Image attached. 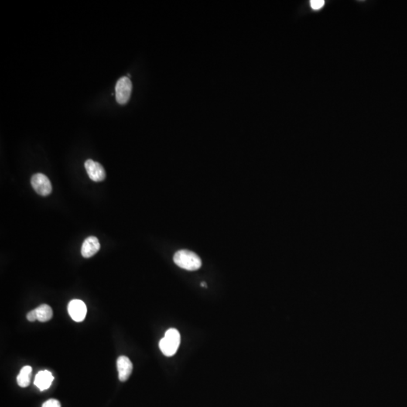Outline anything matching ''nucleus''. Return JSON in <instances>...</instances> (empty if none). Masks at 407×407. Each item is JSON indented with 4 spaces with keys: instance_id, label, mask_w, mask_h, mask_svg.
I'll list each match as a JSON object with an SVG mask.
<instances>
[{
    "instance_id": "f257e3e1",
    "label": "nucleus",
    "mask_w": 407,
    "mask_h": 407,
    "mask_svg": "<svg viewBox=\"0 0 407 407\" xmlns=\"http://www.w3.org/2000/svg\"><path fill=\"white\" fill-rule=\"evenodd\" d=\"M175 264L188 271H196L202 266L200 257L192 251L181 250L174 256Z\"/></svg>"
},
{
    "instance_id": "f03ea898",
    "label": "nucleus",
    "mask_w": 407,
    "mask_h": 407,
    "mask_svg": "<svg viewBox=\"0 0 407 407\" xmlns=\"http://www.w3.org/2000/svg\"><path fill=\"white\" fill-rule=\"evenodd\" d=\"M180 344V334L174 328L167 330L165 336L159 342V348L164 355L172 357L176 354Z\"/></svg>"
},
{
    "instance_id": "7ed1b4c3",
    "label": "nucleus",
    "mask_w": 407,
    "mask_h": 407,
    "mask_svg": "<svg viewBox=\"0 0 407 407\" xmlns=\"http://www.w3.org/2000/svg\"><path fill=\"white\" fill-rule=\"evenodd\" d=\"M131 90H132V83L129 78L127 76L121 77L117 82L116 86V101L121 105L128 103L131 97Z\"/></svg>"
},
{
    "instance_id": "20e7f679",
    "label": "nucleus",
    "mask_w": 407,
    "mask_h": 407,
    "mask_svg": "<svg viewBox=\"0 0 407 407\" xmlns=\"http://www.w3.org/2000/svg\"><path fill=\"white\" fill-rule=\"evenodd\" d=\"M31 185L34 190L42 196H47L52 191V183L47 176L41 173L36 174L32 176Z\"/></svg>"
},
{
    "instance_id": "39448f33",
    "label": "nucleus",
    "mask_w": 407,
    "mask_h": 407,
    "mask_svg": "<svg viewBox=\"0 0 407 407\" xmlns=\"http://www.w3.org/2000/svg\"><path fill=\"white\" fill-rule=\"evenodd\" d=\"M68 312L73 320L82 322L86 319L87 307L83 301L73 299L68 305Z\"/></svg>"
},
{
    "instance_id": "423d86ee",
    "label": "nucleus",
    "mask_w": 407,
    "mask_h": 407,
    "mask_svg": "<svg viewBox=\"0 0 407 407\" xmlns=\"http://www.w3.org/2000/svg\"><path fill=\"white\" fill-rule=\"evenodd\" d=\"M85 168L90 179L95 182H100L106 178V172L104 167L98 162L88 159L85 163Z\"/></svg>"
},
{
    "instance_id": "0eeeda50",
    "label": "nucleus",
    "mask_w": 407,
    "mask_h": 407,
    "mask_svg": "<svg viewBox=\"0 0 407 407\" xmlns=\"http://www.w3.org/2000/svg\"><path fill=\"white\" fill-rule=\"evenodd\" d=\"M117 369L120 381H126L132 373L133 364L131 360L126 356H120L117 359Z\"/></svg>"
},
{
    "instance_id": "6e6552de",
    "label": "nucleus",
    "mask_w": 407,
    "mask_h": 407,
    "mask_svg": "<svg viewBox=\"0 0 407 407\" xmlns=\"http://www.w3.org/2000/svg\"><path fill=\"white\" fill-rule=\"evenodd\" d=\"M100 248V242L94 236L87 237L82 246V255L85 258H90L98 252Z\"/></svg>"
},
{
    "instance_id": "1a4fd4ad",
    "label": "nucleus",
    "mask_w": 407,
    "mask_h": 407,
    "mask_svg": "<svg viewBox=\"0 0 407 407\" xmlns=\"http://www.w3.org/2000/svg\"><path fill=\"white\" fill-rule=\"evenodd\" d=\"M54 377L48 370L39 372L34 380V384L40 391H45L50 388L53 382Z\"/></svg>"
},
{
    "instance_id": "9d476101",
    "label": "nucleus",
    "mask_w": 407,
    "mask_h": 407,
    "mask_svg": "<svg viewBox=\"0 0 407 407\" xmlns=\"http://www.w3.org/2000/svg\"><path fill=\"white\" fill-rule=\"evenodd\" d=\"M31 376H32V367L29 366H25L23 367L17 377L18 385L21 388H27L29 386Z\"/></svg>"
},
{
    "instance_id": "9b49d317",
    "label": "nucleus",
    "mask_w": 407,
    "mask_h": 407,
    "mask_svg": "<svg viewBox=\"0 0 407 407\" xmlns=\"http://www.w3.org/2000/svg\"><path fill=\"white\" fill-rule=\"evenodd\" d=\"M37 314V320L40 322H47L53 317L52 308L49 305L43 304L35 309Z\"/></svg>"
},
{
    "instance_id": "f8f14e48",
    "label": "nucleus",
    "mask_w": 407,
    "mask_h": 407,
    "mask_svg": "<svg viewBox=\"0 0 407 407\" xmlns=\"http://www.w3.org/2000/svg\"><path fill=\"white\" fill-rule=\"evenodd\" d=\"M323 0H312L310 2L311 6L314 10H319L324 5Z\"/></svg>"
},
{
    "instance_id": "ddd939ff",
    "label": "nucleus",
    "mask_w": 407,
    "mask_h": 407,
    "mask_svg": "<svg viewBox=\"0 0 407 407\" xmlns=\"http://www.w3.org/2000/svg\"><path fill=\"white\" fill-rule=\"evenodd\" d=\"M42 407H61V406L58 400L50 399L44 403Z\"/></svg>"
},
{
    "instance_id": "4468645a",
    "label": "nucleus",
    "mask_w": 407,
    "mask_h": 407,
    "mask_svg": "<svg viewBox=\"0 0 407 407\" xmlns=\"http://www.w3.org/2000/svg\"><path fill=\"white\" fill-rule=\"evenodd\" d=\"M27 318H28V320L31 322L37 320V314H36V310L34 309V310L30 311L27 315Z\"/></svg>"
},
{
    "instance_id": "2eb2a0df",
    "label": "nucleus",
    "mask_w": 407,
    "mask_h": 407,
    "mask_svg": "<svg viewBox=\"0 0 407 407\" xmlns=\"http://www.w3.org/2000/svg\"><path fill=\"white\" fill-rule=\"evenodd\" d=\"M201 285H202V287H205L206 288L205 283L204 282H202V284H201Z\"/></svg>"
}]
</instances>
